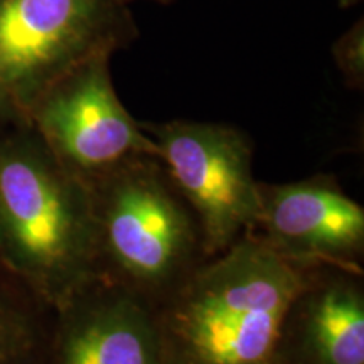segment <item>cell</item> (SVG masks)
<instances>
[{
	"label": "cell",
	"mask_w": 364,
	"mask_h": 364,
	"mask_svg": "<svg viewBox=\"0 0 364 364\" xmlns=\"http://www.w3.org/2000/svg\"><path fill=\"white\" fill-rule=\"evenodd\" d=\"M253 233L299 265L364 272V208L331 174L258 182Z\"/></svg>",
	"instance_id": "7"
},
{
	"label": "cell",
	"mask_w": 364,
	"mask_h": 364,
	"mask_svg": "<svg viewBox=\"0 0 364 364\" xmlns=\"http://www.w3.org/2000/svg\"><path fill=\"white\" fill-rule=\"evenodd\" d=\"M334 61L338 65L341 75L344 76L346 83L354 90H361L364 85V31L363 22L346 33L334 49Z\"/></svg>",
	"instance_id": "11"
},
{
	"label": "cell",
	"mask_w": 364,
	"mask_h": 364,
	"mask_svg": "<svg viewBox=\"0 0 364 364\" xmlns=\"http://www.w3.org/2000/svg\"><path fill=\"white\" fill-rule=\"evenodd\" d=\"M56 309L0 262V364H49Z\"/></svg>",
	"instance_id": "10"
},
{
	"label": "cell",
	"mask_w": 364,
	"mask_h": 364,
	"mask_svg": "<svg viewBox=\"0 0 364 364\" xmlns=\"http://www.w3.org/2000/svg\"><path fill=\"white\" fill-rule=\"evenodd\" d=\"M49 364H162L154 309L95 277L56 309Z\"/></svg>",
	"instance_id": "8"
},
{
	"label": "cell",
	"mask_w": 364,
	"mask_h": 364,
	"mask_svg": "<svg viewBox=\"0 0 364 364\" xmlns=\"http://www.w3.org/2000/svg\"><path fill=\"white\" fill-rule=\"evenodd\" d=\"M157 159L201 228L208 258L253 233L258 181L253 145L240 129L213 122H140Z\"/></svg>",
	"instance_id": "5"
},
{
	"label": "cell",
	"mask_w": 364,
	"mask_h": 364,
	"mask_svg": "<svg viewBox=\"0 0 364 364\" xmlns=\"http://www.w3.org/2000/svg\"><path fill=\"white\" fill-rule=\"evenodd\" d=\"M0 262L54 309L98 277L90 191L29 122L0 130Z\"/></svg>",
	"instance_id": "2"
},
{
	"label": "cell",
	"mask_w": 364,
	"mask_h": 364,
	"mask_svg": "<svg viewBox=\"0 0 364 364\" xmlns=\"http://www.w3.org/2000/svg\"><path fill=\"white\" fill-rule=\"evenodd\" d=\"M312 268L257 233L204 260L154 307L162 364H279L285 314Z\"/></svg>",
	"instance_id": "1"
},
{
	"label": "cell",
	"mask_w": 364,
	"mask_h": 364,
	"mask_svg": "<svg viewBox=\"0 0 364 364\" xmlns=\"http://www.w3.org/2000/svg\"><path fill=\"white\" fill-rule=\"evenodd\" d=\"M122 2L129 4V2H132V0H122ZM157 2H171V0H157Z\"/></svg>",
	"instance_id": "13"
},
{
	"label": "cell",
	"mask_w": 364,
	"mask_h": 364,
	"mask_svg": "<svg viewBox=\"0 0 364 364\" xmlns=\"http://www.w3.org/2000/svg\"><path fill=\"white\" fill-rule=\"evenodd\" d=\"M135 36L122 0H0V125L24 124L65 73Z\"/></svg>",
	"instance_id": "4"
},
{
	"label": "cell",
	"mask_w": 364,
	"mask_h": 364,
	"mask_svg": "<svg viewBox=\"0 0 364 364\" xmlns=\"http://www.w3.org/2000/svg\"><path fill=\"white\" fill-rule=\"evenodd\" d=\"M88 191L98 277L152 309L208 260L199 223L157 157L135 159Z\"/></svg>",
	"instance_id": "3"
},
{
	"label": "cell",
	"mask_w": 364,
	"mask_h": 364,
	"mask_svg": "<svg viewBox=\"0 0 364 364\" xmlns=\"http://www.w3.org/2000/svg\"><path fill=\"white\" fill-rule=\"evenodd\" d=\"M110 58L98 54L65 73L27 118L58 162L86 188L135 159L159 156L156 142L113 88Z\"/></svg>",
	"instance_id": "6"
},
{
	"label": "cell",
	"mask_w": 364,
	"mask_h": 364,
	"mask_svg": "<svg viewBox=\"0 0 364 364\" xmlns=\"http://www.w3.org/2000/svg\"><path fill=\"white\" fill-rule=\"evenodd\" d=\"M279 364H364L363 273L309 272L285 314Z\"/></svg>",
	"instance_id": "9"
},
{
	"label": "cell",
	"mask_w": 364,
	"mask_h": 364,
	"mask_svg": "<svg viewBox=\"0 0 364 364\" xmlns=\"http://www.w3.org/2000/svg\"><path fill=\"white\" fill-rule=\"evenodd\" d=\"M361 2V0H341V6L343 7H349V6H354V4Z\"/></svg>",
	"instance_id": "12"
}]
</instances>
